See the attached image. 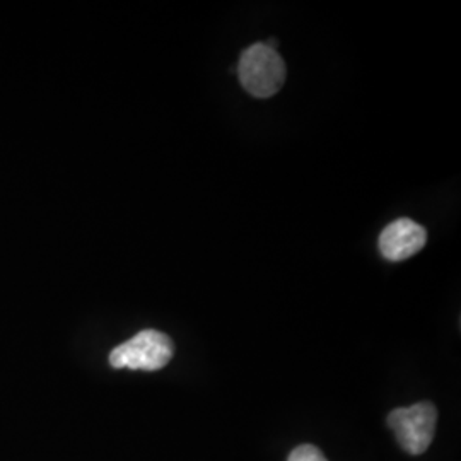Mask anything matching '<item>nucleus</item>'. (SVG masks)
Wrapping results in <instances>:
<instances>
[{"label":"nucleus","instance_id":"20e7f679","mask_svg":"<svg viewBox=\"0 0 461 461\" xmlns=\"http://www.w3.org/2000/svg\"><path fill=\"white\" fill-rule=\"evenodd\" d=\"M428 243V230L412 219H396L379 234V251L390 262H402L419 253Z\"/></svg>","mask_w":461,"mask_h":461},{"label":"nucleus","instance_id":"7ed1b4c3","mask_svg":"<svg viewBox=\"0 0 461 461\" xmlns=\"http://www.w3.org/2000/svg\"><path fill=\"white\" fill-rule=\"evenodd\" d=\"M388 426L396 441L409 455H424L434 439L438 411L430 402H420L407 409H395L388 415Z\"/></svg>","mask_w":461,"mask_h":461},{"label":"nucleus","instance_id":"39448f33","mask_svg":"<svg viewBox=\"0 0 461 461\" xmlns=\"http://www.w3.org/2000/svg\"><path fill=\"white\" fill-rule=\"evenodd\" d=\"M287 461H329L325 455L313 445L297 446L296 449L291 451Z\"/></svg>","mask_w":461,"mask_h":461},{"label":"nucleus","instance_id":"f257e3e1","mask_svg":"<svg viewBox=\"0 0 461 461\" xmlns=\"http://www.w3.org/2000/svg\"><path fill=\"white\" fill-rule=\"evenodd\" d=\"M238 77L245 91L255 98H270L277 95L285 81V64L279 51L267 43L248 47L238 64Z\"/></svg>","mask_w":461,"mask_h":461},{"label":"nucleus","instance_id":"f03ea898","mask_svg":"<svg viewBox=\"0 0 461 461\" xmlns=\"http://www.w3.org/2000/svg\"><path fill=\"white\" fill-rule=\"evenodd\" d=\"M175 346L171 339L158 330H142L131 340L115 347L110 354V364L115 369L158 371L171 361Z\"/></svg>","mask_w":461,"mask_h":461}]
</instances>
